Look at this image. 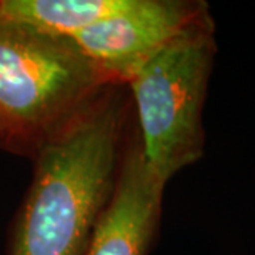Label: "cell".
I'll list each match as a JSON object with an SVG mask.
<instances>
[{
    "mask_svg": "<svg viewBox=\"0 0 255 255\" xmlns=\"http://www.w3.org/2000/svg\"><path fill=\"white\" fill-rule=\"evenodd\" d=\"M122 87L108 85L33 155L6 255H84L118 180L128 140Z\"/></svg>",
    "mask_w": 255,
    "mask_h": 255,
    "instance_id": "cell-1",
    "label": "cell"
},
{
    "mask_svg": "<svg viewBox=\"0 0 255 255\" xmlns=\"http://www.w3.org/2000/svg\"><path fill=\"white\" fill-rule=\"evenodd\" d=\"M108 85L68 37L0 23V146L33 157Z\"/></svg>",
    "mask_w": 255,
    "mask_h": 255,
    "instance_id": "cell-2",
    "label": "cell"
},
{
    "mask_svg": "<svg viewBox=\"0 0 255 255\" xmlns=\"http://www.w3.org/2000/svg\"><path fill=\"white\" fill-rule=\"evenodd\" d=\"M216 54L214 21L207 13L152 55L125 84L136 111L146 167L164 187L204 155L203 108Z\"/></svg>",
    "mask_w": 255,
    "mask_h": 255,
    "instance_id": "cell-3",
    "label": "cell"
},
{
    "mask_svg": "<svg viewBox=\"0 0 255 255\" xmlns=\"http://www.w3.org/2000/svg\"><path fill=\"white\" fill-rule=\"evenodd\" d=\"M210 13L201 0H128V4L68 38L111 84L125 85L184 28Z\"/></svg>",
    "mask_w": 255,
    "mask_h": 255,
    "instance_id": "cell-4",
    "label": "cell"
},
{
    "mask_svg": "<svg viewBox=\"0 0 255 255\" xmlns=\"http://www.w3.org/2000/svg\"><path fill=\"white\" fill-rule=\"evenodd\" d=\"M164 186L146 167L137 132L127 140L117 186L84 255H149L160 227Z\"/></svg>",
    "mask_w": 255,
    "mask_h": 255,
    "instance_id": "cell-5",
    "label": "cell"
},
{
    "mask_svg": "<svg viewBox=\"0 0 255 255\" xmlns=\"http://www.w3.org/2000/svg\"><path fill=\"white\" fill-rule=\"evenodd\" d=\"M127 4L128 0H0V23L70 37Z\"/></svg>",
    "mask_w": 255,
    "mask_h": 255,
    "instance_id": "cell-6",
    "label": "cell"
}]
</instances>
